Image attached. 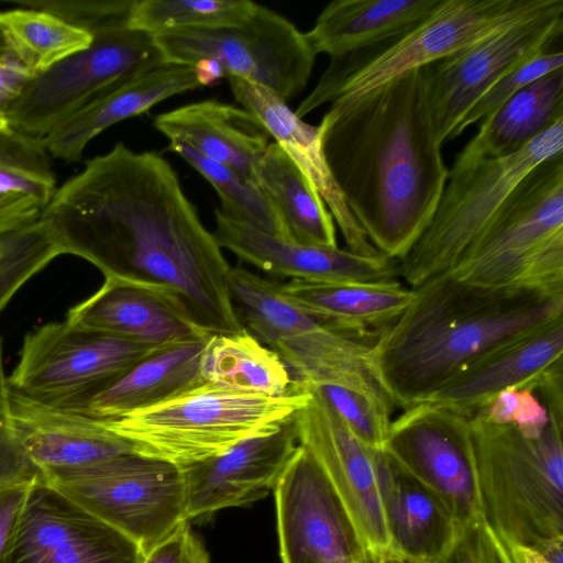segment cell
Returning <instances> with one entry per match:
<instances>
[{"mask_svg":"<svg viewBox=\"0 0 563 563\" xmlns=\"http://www.w3.org/2000/svg\"><path fill=\"white\" fill-rule=\"evenodd\" d=\"M549 418L529 440L470 417L484 519L508 544L540 553L563 545V421Z\"/></svg>","mask_w":563,"mask_h":563,"instance_id":"277c9868","label":"cell"},{"mask_svg":"<svg viewBox=\"0 0 563 563\" xmlns=\"http://www.w3.org/2000/svg\"><path fill=\"white\" fill-rule=\"evenodd\" d=\"M442 0H335L305 33L316 54L330 58L391 38L431 14Z\"/></svg>","mask_w":563,"mask_h":563,"instance_id":"4dcf8cb0","label":"cell"},{"mask_svg":"<svg viewBox=\"0 0 563 563\" xmlns=\"http://www.w3.org/2000/svg\"><path fill=\"white\" fill-rule=\"evenodd\" d=\"M165 63H216L224 77L264 87L286 102L311 76L316 53L305 33L263 5L236 26L173 31L154 36Z\"/></svg>","mask_w":563,"mask_h":563,"instance_id":"8fae6325","label":"cell"},{"mask_svg":"<svg viewBox=\"0 0 563 563\" xmlns=\"http://www.w3.org/2000/svg\"><path fill=\"white\" fill-rule=\"evenodd\" d=\"M374 460L390 558L434 563L452 544L456 521L430 488L385 451H375Z\"/></svg>","mask_w":563,"mask_h":563,"instance_id":"cb8c5ba5","label":"cell"},{"mask_svg":"<svg viewBox=\"0 0 563 563\" xmlns=\"http://www.w3.org/2000/svg\"><path fill=\"white\" fill-rule=\"evenodd\" d=\"M228 79L235 100L263 123L311 181L339 225L347 250L365 256L379 254L352 214L330 173L319 126L299 119L273 91L240 78Z\"/></svg>","mask_w":563,"mask_h":563,"instance_id":"7402d4cb","label":"cell"},{"mask_svg":"<svg viewBox=\"0 0 563 563\" xmlns=\"http://www.w3.org/2000/svg\"><path fill=\"white\" fill-rule=\"evenodd\" d=\"M284 292L325 327L362 338L385 330L410 303L412 288L387 283H317L290 279ZM380 331V332H382Z\"/></svg>","mask_w":563,"mask_h":563,"instance_id":"83f0119b","label":"cell"},{"mask_svg":"<svg viewBox=\"0 0 563 563\" xmlns=\"http://www.w3.org/2000/svg\"><path fill=\"white\" fill-rule=\"evenodd\" d=\"M247 0H135L126 25L152 36L184 30L236 26L255 13Z\"/></svg>","mask_w":563,"mask_h":563,"instance_id":"d590c367","label":"cell"},{"mask_svg":"<svg viewBox=\"0 0 563 563\" xmlns=\"http://www.w3.org/2000/svg\"><path fill=\"white\" fill-rule=\"evenodd\" d=\"M91 44L31 76L5 106L9 128L42 142L54 129L107 89L166 64L154 36L126 22L90 32Z\"/></svg>","mask_w":563,"mask_h":563,"instance_id":"30bf717a","label":"cell"},{"mask_svg":"<svg viewBox=\"0 0 563 563\" xmlns=\"http://www.w3.org/2000/svg\"><path fill=\"white\" fill-rule=\"evenodd\" d=\"M219 245L241 261L277 276L317 283L397 280L398 262L384 254L360 255L338 246L288 241L225 217L216 210Z\"/></svg>","mask_w":563,"mask_h":563,"instance_id":"d6986e66","label":"cell"},{"mask_svg":"<svg viewBox=\"0 0 563 563\" xmlns=\"http://www.w3.org/2000/svg\"><path fill=\"white\" fill-rule=\"evenodd\" d=\"M200 87L194 66L166 63L107 89L54 129L42 143L49 155L76 162L88 143L109 126Z\"/></svg>","mask_w":563,"mask_h":563,"instance_id":"d4e9b609","label":"cell"},{"mask_svg":"<svg viewBox=\"0 0 563 563\" xmlns=\"http://www.w3.org/2000/svg\"><path fill=\"white\" fill-rule=\"evenodd\" d=\"M155 349L66 320L48 322L25 335L8 384L27 398L76 409Z\"/></svg>","mask_w":563,"mask_h":563,"instance_id":"7c38bea8","label":"cell"},{"mask_svg":"<svg viewBox=\"0 0 563 563\" xmlns=\"http://www.w3.org/2000/svg\"><path fill=\"white\" fill-rule=\"evenodd\" d=\"M308 402L294 416L298 443L316 459L344 505L371 563L390 558L374 453L349 429L312 387Z\"/></svg>","mask_w":563,"mask_h":563,"instance_id":"2e32d148","label":"cell"},{"mask_svg":"<svg viewBox=\"0 0 563 563\" xmlns=\"http://www.w3.org/2000/svg\"><path fill=\"white\" fill-rule=\"evenodd\" d=\"M563 118V68L525 86L492 115L456 155L451 169L510 155Z\"/></svg>","mask_w":563,"mask_h":563,"instance_id":"f1b7e54d","label":"cell"},{"mask_svg":"<svg viewBox=\"0 0 563 563\" xmlns=\"http://www.w3.org/2000/svg\"><path fill=\"white\" fill-rule=\"evenodd\" d=\"M40 219L64 254L104 278L167 298L210 334L243 330L228 288L231 266L161 155L117 143L57 188Z\"/></svg>","mask_w":563,"mask_h":563,"instance_id":"6da1fadb","label":"cell"},{"mask_svg":"<svg viewBox=\"0 0 563 563\" xmlns=\"http://www.w3.org/2000/svg\"><path fill=\"white\" fill-rule=\"evenodd\" d=\"M272 349L302 385L350 387L394 405L377 377L373 343L319 324Z\"/></svg>","mask_w":563,"mask_h":563,"instance_id":"f546056e","label":"cell"},{"mask_svg":"<svg viewBox=\"0 0 563 563\" xmlns=\"http://www.w3.org/2000/svg\"><path fill=\"white\" fill-rule=\"evenodd\" d=\"M253 173L256 185L280 220L288 241L338 246L332 214L311 181L280 144L269 143Z\"/></svg>","mask_w":563,"mask_h":563,"instance_id":"1f68e13d","label":"cell"},{"mask_svg":"<svg viewBox=\"0 0 563 563\" xmlns=\"http://www.w3.org/2000/svg\"><path fill=\"white\" fill-rule=\"evenodd\" d=\"M49 154L38 140L0 129V195L27 198L43 209L56 191Z\"/></svg>","mask_w":563,"mask_h":563,"instance_id":"74e56055","label":"cell"},{"mask_svg":"<svg viewBox=\"0 0 563 563\" xmlns=\"http://www.w3.org/2000/svg\"><path fill=\"white\" fill-rule=\"evenodd\" d=\"M560 154L563 118L510 155L449 169L428 228L398 262L399 276L415 288L451 272L516 186L540 163Z\"/></svg>","mask_w":563,"mask_h":563,"instance_id":"ba28073f","label":"cell"},{"mask_svg":"<svg viewBox=\"0 0 563 563\" xmlns=\"http://www.w3.org/2000/svg\"><path fill=\"white\" fill-rule=\"evenodd\" d=\"M310 395L302 384L277 397L202 384L158 405L101 420L135 453L181 467L278 429L294 418Z\"/></svg>","mask_w":563,"mask_h":563,"instance_id":"5b68a950","label":"cell"},{"mask_svg":"<svg viewBox=\"0 0 563 563\" xmlns=\"http://www.w3.org/2000/svg\"><path fill=\"white\" fill-rule=\"evenodd\" d=\"M563 68V52L552 47L523 62L517 68L492 85L472 106L456 129V136L499 109L518 90L538 78Z\"/></svg>","mask_w":563,"mask_h":563,"instance_id":"60d3db41","label":"cell"},{"mask_svg":"<svg viewBox=\"0 0 563 563\" xmlns=\"http://www.w3.org/2000/svg\"><path fill=\"white\" fill-rule=\"evenodd\" d=\"M154 126L169 142L186 143L254 183V166L272 137L251 112L217 100L192 102L163 112L154 119Z\"/></svg>","mask_w":563,"mask_h":563,"instance_id":"484cf974","label":"cell"},{"mask_svg":"<svg viewBox=\"0 0 563 563\" xmlns=\"http://www.w3.org/2000/svg\"><path fill=\"white\" fill-rule=\"evenodd\" d=\"M200 374L203 384L252 395L285 396L301 385L277 352L244 329L209 335Z\"/></svg>","mask_w":563,"mask_h":563,"instance_id":"d6a6232c","label":"cell"},{"mask_svg":"<svg viewBox=\"0 0 563 563\" xmlns=\"http://www.w3.org/2000/svg\"><path fill=\"white\" fill-rule=\"evenodd\" d=\"M9 395L0 339V487L42 478L41 471L27 456L14 428Z\"/></svg>","mask_w":563,"mask_h":563,"instance_id":"ee69618b","label":"cell"},{"mask_svg":"<svg viewBox=\"0 0 563 563\" xmlns=\"http://www.w3.org/2000/svg\"><path fill=\"white\" fill-rule=\"evenodd\" d=\"M42 479L144 554L188 521L183 471L166 461L128 453L44 473Z\"/></svg>","mask_w":563,"mask_h":563,"instance_id":"9c48e42d","label":"cell"},{"mask_svg":"<svg viewBox=\"0 0 563 563\" xmlns=\"http://www.w3.org/2000/svg\"><path fill=\"white\" fill-rule=\"evenodd\" d=\"M169 150L181 156L211 184L221 200L220 211L225 217L287 240L275 210L254 181L201 155L186 143L169 142Z\"/></svg>","mask_w":563,"mask_h":563,"instance_id":"8d00e7d4","label":"cell"},{"mask_svg":"<svg viewBox=\"0 0 563 563\" xmlns=\"http://www.w3.org/2000/svg\"><path fill=\"white\" fill-rule=\"evenodd\" d=\"M334 409L355 437L367 448L384 451L393 412V404L350 387L308 385Z\"/></svg>","mask_w":563,"mask_h":563,"instance_id":"ab89813d","label":"cell"},{"mask_svg":"<svg viewBox=\"0 0 563 563\" xmlns=\"http://www.w3.org/2000/svg\"><path fill=\"white\" fill-rule=\"evenodd\" d=\"M43 210L31 199L0 195V233L38 220Z\"/></svg>","mask_w":563,"mask_h":563,"instance_id":"7dc6e473","label":"cell"},{"mask_svg":"<svg viewBox=\"0 0 563 563\" xmlns=\"http://www.w3.org/2000/svg\"><path fill=\"white\" fill-rule=\"evenodd\" d=\"M434 563H518L511 547L484 518L459 527L456 536Z\"/></svg>","mask_w":563,"mask_h":563,"instance_id":"7bdbcfd3","label":"cell"},{"mask_svg":"<svg viewBox=\"0 0 563 563\" xmlns=\"http://www.w3.org/2000/svg\"><path fill=\"white\" fill-rule=\"evenodd\" d=\"M318 126L352 214L379 253L401 261L428 228L449 177L424 67L332 102Z\"/></svg>","mask_w":563,"mask_h":563,"instance_id":"7a4b0ae2","label":"cell"},{"mask_svg":"<svg viewBox=\"0 0 563 563\" xmlns=\"http://www.w3.org/2000/svg\"><path fill=\"white\" fill-rule=\"evenodd\" d=\"M563 355V319L509 341L456 372L423 402L467 417L510 387L534 388Z\"/></svg>","mask_w":563,"mask_h":563,"instance_id":"ffe728a7","label":"cell"},{"mask_svg":"<svg viewBox=\"0 0 563 563\" xmlns=\"http://www.w3.org/2000/svg\"><path fill=\"white\" fill-rule=\"evenodd\" d=\"M9 396L19 439L42 474L135 453L132 445L109 430L101 419L40 402L11 388Z\"/></svg>","mask_w":563,"mask_h":563,"instance_id":"44dd1931","label":"cell"},{"mask_svg":"<svg viewBox=\"0 0 563 563\" xmlns=\"http://www.w3.org/2000/svg\"><path fill=\"white\" fill-rule=\"evenodd\" d=\"M7 125H8V124H7V122H5V119H4L2 115H0V129H1V128H4V126H7Z\"/></svg>","mask_w":563,"mask_h":563,"instance_id":"f5cc1de1","label":"cell"},{"mask_svg":"<svg viewBox=\"0 0 563 563\" xmlns=\"http://www.w3.org/2000/svg\"><path fill=\"white\" fill-rule=\"evenodd\" d=\"M298 444L292 418L278 429L246 439L218 456L181 466L187 520L266 497Z\"/></svg>","mask_w":563,"mask_h":563,"instance_id":"ac0fdd59","label":"cell"},{"mask_svg":"<svg viewBox=\"0 0 563 563\" xmlns=\"http://www.w3.org/2000/svg\"><path fill=\"white\" fill-rule=\"evenodd\" d=\"M282 563H371L327 475L298 444L274 489Z\"/></svg>","mask_w":563,"mask_h":563,"instance_id":"9a60e30c","label":"cell"},{"mask_svg":"<svg viewBox=\"0 0 563 563\" xmlns=\"http://www.w3.org/2000/svg\"><path fill=\"white\" fill-rule=\"evenodd\" d=\"M142 563H211V561L202 540L187 521L152 548Z\"/></svg>","mask_w":563,"mask_h":563,"instance_id":"f6af8a7d","label":"cell"},{"mask_svg":"<svg viewBox=\"0 0 563 563\" xmlns=\"http://www.w3.org/2000/svg\"><path fill=\"white\" fill-rule=\"evenodd\" d=\"M37 481L0 487V563H3L10 550L29 495Z\"/></svg>","mask_w":563,"mask_h":563,"instance_id":"bcb514c9","label":"cell"},{"mask_svg":"<svg viewBox=\"0 0 563 563\" xmlns=\"http://www.w3.org/2000/svg\"><path fill=\"white\" fill-rule=\"evenodd\" d=\"M449 274L486 286L563 291V154L516 186Z\"/></svg>","mask_w":563,"mask_h":563,"instance_id":"52a82bcc","label":"cell"},{"mask_svg":"<svg viewBox=\"0 0 563 563\" xmlns=\"http://www.w3.org/2000/svg\"><path fill=\"white\" fill-rule=\"evenodd\" d=\"M384 451L442 500L459 527L484 518L470 417L417 404L391 420Z\"/></svg>","mask_w":563,"mask_h":563,"instance_id":"4fadbf2b","label":"cell"},{"mask_svg":"<svg viewBox=\"0 0 563 563\" xmlns=\"http://www.w3.org/2000/svg\"><path fill=\"white\" fill-rule=\"evenodd\" d=\"M31 76L13 56L0 62V115Z\"/></svg>","mask_w":563,"mask_h":563,"instance_id":"c3c4849f","label":"cell"},{"mask_svg":"<svg viewBox=\"0 0 563 563\" xmlns=\"http://www.w3.org/2000/svg\"><path fill=\"white\" fill-rule=\"evenodd\" d=\"M11 56H13V55L11 54V51L5 41V37L2 33V31L0 30V62L4 60Z\"/></svg>","mask_w":563,"mask_h":563,"instance_id":"f907efd6","label":"cell"},{"mask_svg":"<svg viewBox=\"0 0 563 563\" xmlns=\"http://www.w3.org/2000/svg\"><path fill=\"white\" fill-rule=\"evenodd\" d=\"M563 32V0L549 11L518 21L472 46L424 66L428 100L438 142L456 129L477 99L527 59L552 47Z\"/></svg>","mask_w":563,"mask_h":563,"instance_id":"5bb4252c","label":"cell"},{"mask_svg":"<svg viewBox=\"0 0 563 563\" xmlns=\"http://www.w3.org/2000/svg\"><path fill=\"white\" fill-rule=\"evenodd\" d=\"M63 254L54 231L42 219L0 233V312L25 283Z\"/></svg>","mask_w":563,"mask_h":563,"instance_id":"f35d334b","label":"cell"},{"mask_svg":"<svg viewBox=\"0 0 563 563\" xmlns=\"http://www.w3.org/2000/svg\"><path fill=\"white\" fill-rule=\"evenodd\" d=\"M412 291L373 343L377 377L402 409L423 402L485 353L563 319V291L486 286L449 273Z\"/></svg>","mask_w":563,"mask_h":563,"instance_id":"3957f363","label":"cell"},{"mask_svg":"<svg viewBox=\"0 0 563 563\" xmlns=\"http://www.w3.org/2000/svg\"><path fill=\"white\" fill-rule=\"evenodd\" d=\"M378 563H411L405 560L396 559V558H387Z\"/></svg>","mask_w":563,"mask_h":563,"instance_id":"816d5d0a","label":"cell"},{"mask_svg":"<svg viewBox=\"0 0 563 563\" xmlns=\"http://www.w3.org/2000/svg\"><path fill=\"white\" fill-rule=\"evenodd\" d=\"M228 288L243 329L271 349L323 324L294 302L282 285L241 266L230 268Z\"/></svg>","mask_w":563,"mask_h":563,"instance_id":"836d02e7","label":"cell"},{"mask_svg":"<svg viewBox=\"0 0 563 563\" xmlns=\"http://www.w3.org/2000/svg\"><path fill=\"white\" fill-rule=\"evenodd\" d=\"M510 547L518 563H558L533 549L518 545Z\"/></svg>","mask_w":563,"mask_h":563,"instance_id":"681fc988","label":"cell"},{"mask_svg":"<svg viewBox=\"0 0 563 563\" xmlns=\"http://www.w3.org/2000/svg\"><path fill=\"white\" fill-rule=\"evenodd\" d=\"M0 30L13 57L33 76L87 48L92 35L35 8L0 11Z\"/></svg>","mask_w":563,"mask_h":563,"instance_id":"e575fe53","label":"cell"},{"mask_svg":"<svg viewBox=\"0 0 563 563\" xmlns=\"http://www.w3.org/2000/svg\"><path fill=\"white\" fill-rule=\"evenodd\" d=\"M130 538L38 479L3 563H142Z\"/></svg>","mask_w":563,"mask_h":563,"instance_id":"e0dca14e","label":"cell"},{"mask_svg":"<svg viewBox=\"0 0 563 563\" xmlns=\"http://www.w3.org/2000/svg\"><path fill=\"white\" fill-rule=\"evenodd\" d=\"M65 320L151 347L210 334L167 298L114 278H104L97 291L67 311Z\"/></svg>","mask_w":563,"mask_h":563,"instance_id":"603a6c76","label":"cell"},{"mask_svg":"<svg viewBox=\"0 0 563 563\" xmlns=\"http://www.w3.org/2000/svg\"><path fill=\"white\" fill-rule=\"evenodd\" d=\"M562 0H442L411 29L373 46L330 58L295 114L368 90L452 56L518 21L549 11Z\"/></svg>","mask_w":563,"mask_h":563,"instance_id":"8992f818","label":"cell"},{"mask_svg":"<svg viewBox=\"0 0 563 563\" xmlns=\"http://www.w3.org/2000/svg\"><path fill=\"white\" fill-rule=\"evenodd\" d=\"M210 334L157 347L78 408L97 419L145 409L203 384L200 361Z\"/></svg>","mask_w":563,"mask_h":563,"instance_id":"4316f807","label":"cell"},{"mask_svg":"<svg viewBox=\"0 0 563 563\" xmlns=\"http://www.w3.org/2000/svg\"><path fill=\"white\" fill-rule=\"evenodd\" d=\"M475 413L495 424H511L529 440L538 439L550 420L547 408L530 387L507 388Z\"/></svg>","mask_w":563,"mask_h":563,"instance_id":"b9f144b4","label":"cell"}]
</instances>
